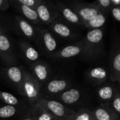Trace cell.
Returning a JSON list of instances; mask_svg holds the SVG:
<instances>
[{
    "instance_id": "36",
    "label": "cell",
    "mask_w": 120,
    "mask_h": 120,
    "mask_svg": "<svg viewBox=\"0 0 120 120\" xmlns=\"http://www.w3.org/2000/svg\"></svg>"
},
{
    "instance_id": "3",
    "label": "cell",
    "mask_w": 120,
    "mask_h": 120,
    "mask_svg": "<svg viewBox=\"0 0 120 120\" xmlns=\"http://www.w3.org/2000/svg\"><path fill=\"white\" fill-rule=\"evenodd\" d=\"M0 60L4 67L19 65L17 41L10 34L0 35Z\"/></svg>"
},
{
    "instance_id": "16",
    "label": "cell",
    "mask_w": 120,
    "mask_h": 120,
    "mask_svg": "<svg viewBox=\"0 0 120 120\" xmlns=\"http://www.w3.org/2000/svg\"><path fill=\"white\" fill-rule=\"evenodd\" d=\"M84 39L83 38L75 43H71L59 49L50 58L52 60H67L77 56H80L83 52Z\"/></svg>"
},
{
    "instance_id": "34",
    "label": "cell",
    "mask_w": 120,
    "mask_h": 120,
    "mask_svg": "<svg viewBox=\"0 0 120 120\" xmlns=\"http://www.w3.org/2000/svg\"><path fill=\"white\" fill-rule=\"evenodd\" d=\"M116 83V85H117V89L118 91H120V72L119 74V76L117 77V82H115Z\"/></svg>"
},
{
    "instance_id": "20",
    "label": "cell",
    "mask_w": 120,
    "mask_h": 120,
    "mask_svg": "<svg viewBox=\"0 0 120 120\" xmlns=\"http://www.w3.org/2000/svg\"><path fill=\"white\" fill-rule=\"evenodd\" d=\"M118 91L116 83L106 82L96 87V94L100 104L110 105Z\"/></svg>"
},
{
    "instance_id": "24",
    "label": "cell",
    "mask_w": 120,
    "mask_h": 120,
    "mask_svg": "<svg viewBox=\"0 0 120 120\" xmlns=\"http://www.w3.org/2000/svg\"><path fill=\"white\" fill-rule=\"evenodd\" d=\"M30 111L35 120H55L56 119L39 103L30 107Z\"/></svg>"
},
{
    "instance_id": "29",
    "label": "cell",
    "mask_w": 120,
    "mask_h": 120,
    "mask_svg": "<svg viewBox=\"0 0 120 120\" xmlns=\"http://www.w3.org/2000/svg\"><path fill=\"white\" fill-rule=\"evenodd\" d=\"M18 1L22 5L36 10L39 4L41 3L42 0H18Z\"/></svg>"
},
{
    "instance_id": "6",
    "label": "cell",
    "mask_w": 120,
    "mask_h": 120,
    "mask_svg": "<svg viewBox=\"0 0 120 120\" xmlns=\"http://www.w3.org/2000/svg\"><path fill=\"white\" fill-rule=\"evenodd\" d=\"M72 79L67 76L57 75L51 78L41 89V98L53 99L64 91L72 86Z\"/></svg>"
},
{
    "instance_id": "1",
    "label": "cell",
    "mask_w": 120,
    "mask_h": 120,
    "mask_svg": "<svg viewBox=\"0 0 120 120\" xmlns=\"http://www.w3.org/2000/svg\"><path fill=\"white\" fill-rule=\"evenodd\" d=\"M67 4L80 17L84 28L88 30L101 29L105 24L108 15L102 13L93 3L71 1Z\"/></svg>"
},
{
    "instance_id": "13",
    "label": "cell",
    "mask_w": 120,
    "mask_h": 120,
    "mask_svg": "<svg viewBox=\"0 0 120 120\" xmlns=\"http://www.w3.org/2000/svg\"><path fill=\"white\" fill-rule=\"evenodd\" d=\"M37 103L44 108L56 118H68L75 112V110L53 99L40 98Z\"/></svg>"
},
{
    "instance_id": "2",
    "label": "cell",
    "mask_w": 120,
    "mask_h": 120,
    "mask_svg": "<svg viewBox=\"0 0 120 120\" xmlns=\"http://www.w3.org/2000/svg\"><path fill=\"white\" fill-rule=\"evenodd\" d=\"M84 49L79 56L83 61H94L98 59L104 52V32L103 30H89L83 37Z\"/></svg>"
},
{
    "instance_id": "35",
    "label": "cell",
    "mask_w": 120,
    "mask_h": 120,
    "mask_svg": "<svg viewBox=\"0 0 120 120\" xmlns=\"http://www.w3.org/2000/svg\"><path fill=\"white\" fill-rule=\"evenodd\" d=\"M55 120H68V118H56Z\"/></svg>"
},
{
    "instance_id": "5",
    "label": "cell",
    "mask_w": 120,
    "mask_h": 120,
    "mask_svg": "<svg viewBox=\"0 0 120 120\" xmlns=\"http://www.w3.org/2000/svg\"><path fill=\"white\" fill-rule=\"evenodd\" d=\"M48 29L56 39L65 41L75 43L83 38L81 33L74 26L65 22L60 17L49 25Z\"/></svg>"
},
{
    "instance_id": "12",
    "label": "cell",
    "mask_w": 120,
    "mask_h": 120,
    "mask_svg": "<svg viewBox=\"0 0 120 120\" xmlns=\"http://www.w3.org/2000/svg\"><path fill=\"white\" fill-rule=\"evenodd\" d=\"M20 60L27 65L40 60L41 53L31 42L19 38L17 41Z\"/></svg>"
},
{
    "instance_id": "9",
    "label": "cell",
    "mask_w": 120,
    "mask_h": 120,
    "mask_svg": "<svg viewBox=\"0 0 120 120\" xmlns=\"http://www.w3.org/2000/svg\"><path fill=\"white\" fill-rule=\"evenodd\" d=\"M25 68L23 65L4 67L0 70V77L15 91L22 96V85Z\"/></svg>"
},
{
    "instance_id": "27",
    "label": "cell",
    "mask_w": 120,
    "mask_h": 120,
    "mask_svg": "<svg viewBox=\"0 0 120 120\" xmlns=\"http://www.w3.org/2000/svg\"><path fill=\"white\" fill-rule=\"evenodd\" d=\"M93 4L95 5L102 13L106 15H108L110 8H112L110 0H97L94 1Z\"/></svg>"
},
{
    "instance_id": "28",
    "label": "cell",
    "mask_w": 120,
    "mask_h": 120,
    "mask_svg": "<svg viewBox=\"0 0 120 120\" xmlns=\"http://www.w3.org/2000/svg\"><path fill=\"white\" fill-rule=\"evenodd\" d=\"M110 106L120 117V91H117L116 96L112 101Z\"/></svg>"
},
{
    "instance_id": "23",
    "label": "cell",
    "mask_w": 120,
    "mask_h": 120,
    "mask_svg": "<svg viewBox=\"0 0 120 120\" xmlns=\"http://www.w3.org/2000/svg\"><path fill=\"white\" fill-rule=\"evenodd\" d=\"M13 32V15L0 11V35Z\"/></svg>"
},
{
    "instance_id": "15",
    "label": "cell",
    "mask_w": 120,
    "mask_h": 120,
    "mask_svg": "<svg viewBox=\"0 0 120 120\" xmlns=\"http://www.w3.org/2000/svg\"><path fill=\"white\" fill-rule=\"evenodd\" d=\"M83 97L84 91L82 89L73 85L53 99L62 103L67 107L73 110L74 106L77 105L81 103Z\"/></svg>"
},
{
    "instance_id": "14",
    "label": "cell",
    "mask_w": 120,
    "mask_h": 120,
    "mask_svg": "<svg viewBox=\"0 0 120 120\" xmlns=\"http://www.w3.org/2000/svg\"><path fill=\"white\" fill-rule=\"evenodd\" d=\"M29 71L42 87L53 76V71L50 64L44 60H39L36 63L27 65Z\"/></svg>"
},
{
    "instance_id": "4",
    "label": "cell",
    "mask_w": 120,
    "mask_h": 120,
    "mask_svg": "<svg viewBox=\"0 0 120 120\" xmlns=\"http://www.w3.org/2000/svg\"><path fill=\"white\" fill-rule=\"evenodd\" d=\"M34 45L41 55L49 58L58 49L57 39L44 26H37V37Z\"/></svg>"
},
{
    "instance_id": "18",
    "label": "cell",
    "mask_w": 120,
    "mask_h": 120,
    "mask_svg": "<svg viewBox=\"0 0 120 120\" xmlns=\"http://www.w3.org/2000/svg\"><path fill=\"white\" fill-rule=\"evenodd\" d=\"M9 1L10 7L17 13V15H20L30 23L35 26H43L39 19L36 10L20 4L18 0H9Z\"/></svg>"
},
{
    "instance_id": "22",
    "label": "cell",
    "mask_w": 120,
    "mask_h": 120,
    "mask_svg": "<svg viewBox=\"0 0 120 120\" xmlns=\"http://www.w3.org/2000/svg\"><path fill=\"white\" fill-rule=\"evenodd\" d=\"M93 110L96 120H118L120 117L110 105L99 104Z\"/></svg>"
},
{
    "instance_id": "21",
    "label": "cell",
    "mask_w": 120,
    "mask_h": 120,
    "mask_svg": "<svg viewBox=\"0 0 120 120\" xmlns=\"http://www.w3.org/2000/svg\"><path fill=\"white\" fill-rule=\"evenodd\" d=\"M30 107L29 105L25 106H15L11 105H0V120H8L15 118V120L22 115L27 112Z\"/></svg>"
},
{
    "instance_id": "8",
    "label": "cell",
    "mask_w": 120,
    "mask_h": 120,
    "mask_svg": "<svg viewBox=\"0 0 120 120\" xmlns=\"http://www.w3.org/2000/svg\"><path fill=\"white\" fill-rule=\"evenodd\" d=\"M41 86L30 72L25 69L22 85V96L25 98L30 107L37 103L41 98Z\"/></svg>"
},
{
    "instance_id": "11",
    "label": "cell",
    "mask_w": 120,
    "mask_h": 120,
    "mask_svg": "<svg viewBox=\"0 0 120 120\" xmlns=\"http://www.w3.org/2000/svg\"><path fill=\"white\" fill-rule=\"evenodd\" d=\"M36 11L43 26L46 25L48 27L60 17V13L56 3L48 0H42L41 3L37 8Z\"/></svg>"
},
{
    "instance_id": "26",
    "label": "cell",
    "mask_w": 120,
    "mask_h": 120,
    "mask_svg": "<svg viewBox=\"0 0 120 120\" xmlns=\"http://www.w3.org/2000/svg\"><path fill=\"white\" fill-rule=\"evenodd\" d=\"M68 120H96L93 110L88 108H81L68 117Z\"/></svg>"
},
{
    "instance_id": "10",
    "label": "cell",
    "mask_w": 120,
    "mask_h": 120,
    "mask_svg": "<svg viewBox=\"0 0 120 120\" xmlns=\"http://www.w3.org/2000/svg\"><path fill=\"white\" fill-rule=\"evenodd\" d=\"M20 38L34 44L37 37V26L30 23L19 15H13V32Z\"/></svg>"
},
{
    "instance_id": "19",
    "label": "cell",
    "mask_w": 120,
    "mask_h": 120,
    "mask_svg": "<svg viewBox=\"0 0 120 120\" xmlns=\"http://www.w3.org/2000/svg\"><path fill=\"white\" fill-rule=\"evenodd\" d=\"M84 75L87 82L94 87L106 83L109 79L108 70L102 66L90 68L85 72Z\"/></svg>"
},
{
    "instance_id": "32",
    "label": "cell",
    "mask_w": 120,
    "mask_h": 120,
    "mask_svg": "<svg viewBox=\"0 0 120 120\" xmlns=\"http://www.w3.org/2000/svg\"><path fill=\"white\" fill-rule=\"evenodd\" d=\"M15 120H35L34 119V117H32L30 110L27 112H26L25 114L22 115V116L19 117L18 118H17Z\"/></svg>"
},
{
    "instance_id": "33",
    "label": "cell",
    "mask_w": 120,
    "mask_h": 120,
    "mask_svg": "<svg viewBox=\"0 0 120 120\" xmlns=\"http://www.w3.org/2000/svg\"><path fill=\"white\" fill-rule=\"evenodd\" d=\"M112 6L120 7V0H110Z\"/></svg>"
},
{
    "instance_id": "31",
    "label": "cell",
    "mask_w": 120,
    "mask_h": 120,
    "mask_svg": "<svg viewBox=\"0 0 120 120\" xmlns=\"http://www.w3.org/2000/svg\"><path fill=\"white\" fill-rule=\"evenodd\" d=\"M10 7L9 0H0V11L6 12Z\"/></svg>"
},
{
    "instance_id": "17",
    "label": "cell",
    "mask_w": 120,
    "mask_h": 120,
    "mask_svg": "<svg viewBox=\"0 0 120 120\" xmlns=\"http://www.w3.org/2000/svg\"><path fill=\"white\" fill-rule=\"evenodd\" d=\"M58 9L60 17L75 27H84V23L78 14L67 4L62 1L55 2Z\"/></svg>"
},
{
    "instance_id": "30",
    "label": "cell",
    "mask_w": 120,
    "mask_h": 120,
    "mask_svg": "<svg viewBox=\"0 0 120 120\" xmlns=\"http://www.w3.org/2000/svg\"><path fill=\"white\" fill-rule=\"evenodd\" d=\"M110 13L115 20L120 22V7L112 6Z\"/></svg>"
},
{
    "instance_id": "25",
    "label": "cell",
    "mask_w": 120,
    "mask_h": 120,
    "mask_svg": "<svg viewBox=\"0 0 120 120\" xmlns=\"http://www.w3.org/2000/svg\"><path fill=\"white\" fill-rule=\"evenodd\" d=\"M0 101L4 104L15 105V106H25L29 105L27 101H24L16 97L15 96L0 90Z\"/></svg>"
},
{
    "instance_id": "7",
    "label": "cell",
    "mask_w": 120,
    "mask_h": 120,
    "mask_svg": "<svg viewBox=\"0 0 120 120\" xmlns=\"http://www.w3.org/2000/svg\"><path fill=\"white\" fill-rule=\"evenodd\" d=\"M109 79L116 82L120 72V33L115 29L112 31V45L108 58Z\"/></svg>"
}]
</instances>
